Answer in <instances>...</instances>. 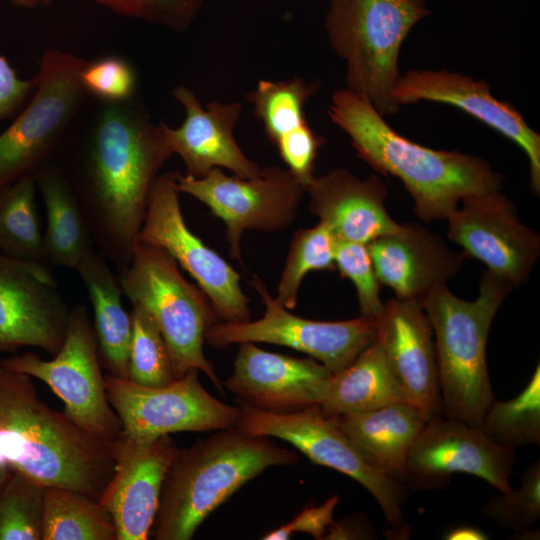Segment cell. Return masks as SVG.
I'll use <instances>...</instances> for the list:
<instances>
[{
	"label": "cell",
	"mask_w": 540,
	"mask_h": 540,
	"mask_svg": "<svg viewBox=\"0 0 540 540\" xmlns=\"http://www.w3.org/2000/svg\"><path fill=\"white\" fill-rule=\"evenodd\" d=\"M36 189L34 176L0 188V253L45 264Z\"/></svg>",
	"instance_id": "4dcf8cb0"
},
{
	"label": "cell",
	"mask_w": 540,
	"mask_h": 540,
	"mask_svg": "<svg viewBox=\"0 0 540 540\" xmlns=\"http://www.w3.org/2000/svg\"><path fill=\"white\" fill-rule=\"evenodd\" d=\"M238 402L241 415L236 428L254 436L282 439L313 463L351 477L378 502L392 538H408L410 528L402 510L406 485L370 464L342 432L335 417L323 414L318 405L278 413Z\"/></svg>",
	"instance_id": "9c48e42d"
},
{
	"label": "cell",
	"mask_w": 540,
	"mask_h": 540,
	"mask_svg": "<svg viewBox=\"0 0 540 540\" xmlns=\"http://www.w3.org/2000/svg\"><path fill=\"white\" fill-rule=\"evenodd\" d=\"M333 373L314 358H296L244 342L223 387L238 400L270 412H294L320 405Z\"/></svg>",
	"instance_id": "ffe728a7"
},
{
	"label": "cell",
	"mask_w": 540,
	"mask_h": 540,
	"mask_svg": "<svg viewBox=\"0 0 540 540\" xmlns=\"http://www.w3.org/2000/svg\"><path fill=\"white\" fill-rule=\"evenodd\" d=\"M118 277L131 304L144 308L155 321L168 348L175 379L197 369L223 391L203 351L208 329L220 320L205 293L182 276L169 253L139 242Z\"/></svg>",
	"instance_id": "52a82bcc"
},
{
	"label": "cell",
	"mask_w": 540,
	"mask_h": 540,
	"mask_svg": "<svg viewBox=\"0 0 540 540\" xmlns=\"http://www.w3.org/2000/svg\"><path fill=\"white\" fill-rule=\"evenodd\" d=\"M85 62L67 51H43L31 97L0 133V188L53 162L86 94Z\"/></svg>",
	"instance_id": "ba28073f"
},
{
	"label": "cell",
	"mask_w": 540,
	"mask_h": 540,
	"mask_svg": "<svg viewBox=\"0 0 540 540\" xmlns=\"http://www.w3.org/2000/svg\"><path fill=\"white\" fill-rule=\"evenodd\" d=\"M521 486L491 498L481 509L486 519L515 533L533 526L540 519V461L521 473Z\"/></svg>",
	"instance_id": "d590c367"
},
{
	"label": "cell",
	"mask_w": 540,
	"mask_h": 540,
	"mask_svg": "<svg viewBox=\"0 0 540 540\" xmlns=\"http://www.w3.org/2000/svg\"><path fill=\"white\" fill-rule=\"evenodd\" d=\"M459 204L446 218L448 239L513 288L526 283L540 237L519 220L515 204L500 191L469 195Z\"/></svg>",
	"instance_id": "2e32d148"
},
{
	"label": "cell",
	"mask_w": 540,
	"mask_h": 540,
	"mask_svg": "<svg viewBox=\"0 0 540 540\" xmlns=\"http://www.w3.org/2000/svg\"><path fill=\"white\" fill-rule=\"evenodd\" d=\"M75 271L93 306L100 362L111 375L128 379L132 319L122 305L119 277L97 249L90 252Z\"/></svg>",
	"instance_id": "4316f807"
},
{
	"label": "cell",
	"mask_w": 540,
	"mask_h": 540,
	"mask_svg": "<svg viewBox=\"0 0 540 540\" xmlns=\"http://www.w3.org/2000/svg\"><path fill=\"white\" fill-rule=\"evenodd\" d=\"M392 96L399 106L421 100L455 106L515 142L527 155L529 185L539 195L540 135L511 103L496 99L488 83L444 69H412L400 75Z\"/></svg>",
	"instance_id": "d6986e66"
},
{
	"label": "cell",
	"mask_w": 540,
	"mask_h": 540,
	"mask_svg": "<svg viewBox=\"0 0 540 540\" xmlns=\"http://www.w3.org/2000/svg\"><path fill=\"white\" fill-rule=\"evenodd\" d=\"M132 336L128 379L146 386H165L175 380L166 343L151 315L132 305Z\"/></svg>",
	"instance_id": "e575fe53"
},
{
	"label": "cell",
	"mask_w": 540,
	"mask_h": 540,
	"mask_svg": "<svg viewBox=\"0 0 540 540\" xmlns=\"http://www.w3.org/2000/svg\"><path fill=\"white\" fill-rule=\"evenodd\" d=\"M515 451L487 438L481 428L444 415L429 419L405 466L404 484L417 491L446 487L454 473L485 480L499 492L510 489Z\"/></svg>",
	"instance_id": "9a60e30c"
},
{
	"label": "cell",
	"mask_w": 540,
	"mask_h": 540,
	"mask_svg": "<svg viewBox=\"0 0 540 540\" xmlns=\"http://www.w3.org/2000/svg\"><path fill=\"white\" fill-rule=\"evenodd\" d=\"M336 270L348 278L357 292L360 316L377 319L384 308L380 285L366 244L335 241Z\"/></svg>",
	"instance_id": "8d00e7d4"
},
{
	"label": "cell",
	"mask_w": 540,
	"mask_h": 540,
	"mask_svg": "<svg viewBox=\"0 0 540 540\" xmlns=\"http://www.w3.org/2000/svg\"><path fill=\"white\" fill-rule=\"evenodd\" d=\"M42 540H117L110 513L72 489L45 487Z\"/></svg>",
	"instance_id": "f546056e"
},
{
	"label": "cell",
	"mask_w": 540,
	"mask_h": 540,
	"mask_svg": "<svg viewBox=\"0 0 540 540\" xmlns=\"http://www.w3.org/2000/svg\"><path fill=\"white\" fill-rule=\"evenodd\" d=\"M328 114L375 172L399 178L425 221L446 219L460 201L501 191L504 177L483 158L435 150L393 130L368 99L347 88L333 93Z\"/></svg>",
	"instance_id": "7a4b0ae2"
},
{
	"label": "cell",
	"mask_w": 540,
	"mask_h": 540,
	"mask_svg": "<svg viewBox=\"0 0 540 540\" xmlns=\"http://www.w3.org/2000/svg\"><path fill=\"white\" fill-rule=\"evenodd\" d=\"M85 93L101 102H123L136 96L137 75L133 66L119 56L86 61L80 72Z\"/></svg>",
	"instance_id": "f35d334b"
},
{
	"label": "cell",
	"mask_w": 540,
	"mask_h": 540,
	"mask_svg": "<svg viewBox=\"0 0 540 540\" xmlns=\"http://www.w3.org/2000/svg\"><path fill=\"white\" fill-rule=\"evenodd\" d=\"M0 427L16 433L24 444L26 459L14 469L44 487L72 489L99 500L114 472V441L50 408L30 376L2 365Z\"/></svg>",
	"instance_id": "277c9868"
},
{
	"label": "cell",
	"mask_w": 540,
	"mask_h": 540,
	"mask_svg": "<svg viewBox=\"0 0 540 540\" xmlns=\"http://www.w3.org/2000/svg\"><path fill=\"white\" fill-rule=\"evenodd\" d=\"M44 490L43 485L11 467L0 489V540L42 539Z\"/></svg>",
	"instance_id": "836d02e7"
},
{
	"label": "cell",
	"mask_w": 540,
	"mask_h": 540,
	"mask_svg": "<svg viewBox=\"0 0 540 540\" xmlns=\"http://www.w3.org/2000/svg\"><path fill=\"white\" fill-rule=\"evenodd\" d=\"M319 86L318 81L309 82L300 77L283 81L263 79L247 94L254 116L303 188L314 177L318 151L324 144L305 113L307 102Z\"/></svg>",
	"instance_id": "d4e9b609"
},
{
	"label": "cell",
	"mask_w": 540,
	"mask_h": 540,
	"mask_svg": "<svg viewBox=\"0 0 540 540\" xmlns=\"http://www.w3.org/2000/svg\"><path fill=\"white\" fill-rule=\"evenodd\" d=\"M304 192L310 212L329 228L335 241L367 245L401 229L386 210L387 187L376 173L360 179L337 168L314 176Z\"/></svg>",
	"instance_id": "cb8c5ba5"
},
{
	"label": "cell",
	"mask_w": 540,
	"mask_h": 540,
	"mask_svg": "<svg viewBox=\"0 0 540 540\" xmlns=\"http://www.w3.org/2000/svg\"><path fill=\"white\" fill-rule=\"evenodd\" d=\"M0 365L46 383L64 402V413L88 432L108 441L120 436L122 423L107 398L85 305L71 309L63 344L52 359L26 352L5 357Z\"/></svg>",
	"instance_id": "30bf717a"
},
{
	"label": "cell",
	"mask_w": 540,
	"mask_h": 540,
	"mask_svg": "<svg viewBox=\"0 0 540 540\" xmlns=\"http://www.w3.org/2000/svg\"><path fill=\"white\" fill-rule=\"evenodd\" d=\"M172 155L160 124L135 96L102 102L71 165H61L95 248L118 273L133 257L151 191Z\"/></svg>",
	"instance_id": "6da1fadb"
},
{
	"label": "cell",
	"mask_w": 540,
	"mask_h": 540,
	"mask_svg": "<svg viewBox=\"0 0 540 540\" xmlns=\"http://www.w3.org/2000/svg\"><path fill=\"white\" fill-rule=\"evenodd\" d=\"M488 538L483 530L472 525L455 526L444 535V539L447 540H486Z\"/></svg>",
	"instance_id": "7bdbcfd3"
},
{
	"label": "cell",
	"mask_w": 540,
	"mask_h": 540,
	"mask_svg": "<svg viewBox=\"0 0 540 540\" xmlns=\"http://www.w3.org/2000/svg\"><path fill=\"white\" fill-rule=\"evenodd\" d=\"M10 471H11V467L9 464L0 465V489L2 488L6 479L8 478Z\"/></svg>",
	"instance_id": "f6af8a7d"
},
{
	"label": "cell",
	"mask_w": 540,
	"mask_h": 540,
	"mask_svg": "<svg viewBox=\"0 0 540 540\" xmlns=\"http://www.w3.org/2000/svg\"><path fill=\"white\" fill-rule=\"evenodd\" d=\"M297 454L236 427L221 429L178 450L162 486L153 524L156 540H190L204 520L238 489Z\"/></svg>",
	"instance_id": "3957f363"
},
{
	"label": "cell",
	"mask_w": 540,
	"mask_h": 540,
	"mask_svg": "<svg viewBox=\"0 0 540 540\" xmlns=\"http://www.w3.org/2000/svg\"><path fill=\"white\" fill-rule=\"evenodd\" d=\"M34 88L33 78L20 79L8 60L0 55V122L14 117L29 100Z\"/></svg>",
	"instance_id": "60d3db41"
},
{
	"label": "cell",
	"mask_w": 540,
	"mask_h": 540,
	"mask_svg": "<svg viewBox=\"0 0 540 540\" xmlns=\"http://www.w3.org/2000/svg\"><path fill=\"white\" fill-rule=\"evenodd\" d=\"M338 497L328 499L323 505L303 509L290 522L267 533L264 540H287L295 532H305L316 539H322L326 529L333 524L332 514Z\"/></svg>",
	"instance_id": "ab89813d"
},
{
	"label": "cell",
	"mask_w": 540,
	"mask_h": 540,
	"mask_svg": "<svg viewBox=\"0 0 540 540\" xmlns=\"http://www.w3.org/2000/svg\"><path fill=\"white\" fill-rule=\"evenodd\" d=\"M175 182L180 193L193 196L225 223L230 256L240 263L244 231L274 233L287 229L305 194L296 177L276 165L262 168L252 178L229 176L220 168L201 178L175 172Z\"/></svg>",
	"instance_id": "8fae6325"
},
{
	"label": "cell",
	"mask_w": 540,
	"mask_h": 540,
	"mask_svg": "<svg viewBox=\"0 0 540 540\" xmlns=\"http://www.w3.org/2000/svg\"><path fill=\"white\" fill-rule=\"evenodd\" d=\"M250 284L265 305L264 315L255 321H217L205 336L210 346L223 348L244 342L286 346L308 354L337 374L376 338L377 319L360 316L343 321H316L302 318L281 305L259 276L254 275Z\"/></svg>",
	"instance_id": "7c38bea8"
},
{
	"label": "cell",
	"mask_w": 540,
	"mask_h": 540,
	"mask_svg": "<svg viewBox=\"0 0 540 540\" xmlns=\"http://www.w3.org/2000/svg\"><path fill=\"white\" fill-rule=\"evenodd\" d=\"M430 14L425 0H330L324 25L331 47L346 62V88L383 116L400 106L392 93L398 57L412 27Z\"/></svg>",
	"instance_id": "8992f818"
},
{
	"label": "cell",
	"mask_w": 540,
	"mask_h": 540,
	"mask_svg": "<svg viewBox=\"0 0 540 540\" xmlns=\"http://www.w3.org/2000/svg\"><path fill=\"white\" fill-rule=\"evenodd\" d=\"M367 248L379 282L390 287L397 298L419 301L453 278L465 258L441 237L413 222L374 239Z\"/></svg>",
	"instance_id": "603a6c76"
},
{
	"label": "cell",
	"mask_w": 540,
	"mask_h": 540,
	"mask_svg": "<svg viewBox=\"0 0 540 540\" xmlns=\"http://www.w3.org/2000/svg\"><path fill=\"white\" fill-rule=\"evenodd\" d=\"M108 401L122 423L121 434L154 438L177 432L235 427L239 406L213 397L197 369L165 386H146L114 375L104 376Z\"/></svg>",
	"instance_id": "4fadbf2b"
},
{
	"label": "cell",
	"mask_w": 540,
	"mask_h": 540,
	"mask_svg": "<svg viewBox=\"0 0 540 540\" xmlns=\"http://www.w3.org/2000/svg\"><path fill=\"white\" fill-rule=\"evenodd\" d=\"M179 448L170 435L114 441V472L98 502L110 513L117 540H146L153 527L167 471Z\"/></svg>",
	"instance_id": "ac0fdd59"
},
{
	"label": "cell",
	"mask_w": 540,
	"mask_h": 540,
	"mask_svg": "<svg viewBox=\"0 0 540 540\" xmlns=\"http://www.w3.org/2000/svg\"><path fill=\"white\" fill-rule=\"evenodd\" d=\"M54 0H10L12 6L23 9H33L39 6H48Z\"/></svg>",
	"instance_id": "ee69618b"
},
{
	"label": "cell",
	"mask_w": 540,
	"mask_h": 540,
	"mask_svg": "<svg viewBox=\"0 0 540 540\" xmlns=\"http://www.w3.org/2000/svg\"><path fill=\"white\" fill-rule=\"evenodd\" d=\"M172 95L185 108V119L178 128L159 124L187 175L201 178L214 168H225L241 178L259 175L262 168L245 155L234 137L242 110L239 102L213 101L205 109L194 91L183 85L175 87Z\"/></svg>",
	"instance_id": "7402d4cb"
},
{
	"label": "cell",
	"mask_w": 540,
	"mask_h": 540,
	"mask_svg": "<svg viewBox=\"0 0 540 540\" xmlns=\"http://www.w3.org/2000/svg\"><path fill=\"white\" fill-rule=\"evenodd\" d=\"M70 309L47 265L0 253V352L61 348Z\"/></svg>",
	"instance_id": "e0dca14e"
},
{
	"label": "cell",
	"mask_w": 540,
	"mask_h": 540,
	"mask_svg": "<svg viewBox=\"0 0 540 540\" xmlns=\"http://www.w3.org/2000/svg\"><path fill=\"white\" fill-rule=\"evenodd\" d=\"M396 402L408 401L375 338L348 367L333 374L319 407L326 416L337 417Z\"/></svg>",
	"instance_id": "f1b7e54d"
},
{
	"label": "cell",
	"mask_w": 540,
	"mask_h": 540,
	"mask_svg": "<svg viewBox=\"0 0 540 540\" xmlns=\"http://www.w3.org/2000/svg\"><path fill=\"white\" fill-rule=\"evenodd\" d=\"M512 285L482 271L474 301L454 295L446 284L422 300L435 334L442 414L480 428L494 399L486 362L490 326Z\"/></svg>",
	"instance_id": "5b68a950"
},
{
	"label": "cell",
	"mask_w": 540,
	"mask_h": 540,
	"mask_svg": "<svg viewBox=\"0 0 540 540\" xmlns=\"http://www.w3.org/2000/svg\"><path fill=\"white\" fill-rule=\"evenodd\" d=\"M175 172L159 175L148 201L138 243L164 249L186 270L210 300L220 321L250 318V299L238 272L187 226L179 202Z\"/></svg>",
	"instance_id": "5bb4252c"
},
{
	"label": "cell",
	"mask_w": 540,
	"mask_h": 540,
	"mask_svg": "<svg viewBox=\"0 0 540 540\" xmlns=\"http://www.w3.org/2000/svg\"><path fill=\"white\" fill-rule=\"evenodd\" d=\"M432 327L419 300L392 298L377 318L376 339L407 401L428 421L442 414Z\"/></svg>",
	"instance_id": "44dd1931"
},
{
	"label": "cell",
	"mask_w": 540,
	"mask_h": 540,
	"mask_svg": "<svg viewBox=\"0 0 540 540\" xmlns=\"http://www.w3.org/2000/svg\"><path fill=\"white\" fill-rule=\"evenodd\" d=\"M335 239L322 222L298 229L289 245L275 299L285 308L296 307L304 277L312 271H334Z\"/></svg>",
	"instance_id": "d6a6232c"
},
{
	"label": "cell",
	"mask_w": 540,
	"mask_h": 540,
	"mask_svg": "<svg viewBox=\"0 0 540 540\" xmlns=\"http://www.w3.org/2000/svg\"><path fill=\"white\" fill-rule=\"evenodd\" d=\"M26 459V450L20 437L0 427V465L9 464L15 468Z\"/></svg>",
	"instance_id": "b9f144b4"
},
{
	"label": "cell",
	"mask_w": 540,
	"mask_h": 540,
	"mask_svg": "<svg viewBox=\"0 0 540 540\" xmlns=\"http://www.w3.org/2000/svg\"><path fill=\"white\" fill-rule=\"evenodd\" d=\"M131 19L160 25L176 32L190 28L204 0H90Z\"/></svg>",
	"instance_id": "74e56055"
},
{
	"label": "cell",
	"mask_w": 540,
	"mask_h": 540,
	"mask_svg": "<svg viewBox=\"0 0 540 540\" xmlns=\"http://www.w3.org/2000/svg\"><path fill=\"white\" fill-rule=\"evenodd\" d=\"M34 179L46 209L45 264L76 270L96 248L72 185L63 167L54 161Z\"/></svg>",
	"instance_id": "83f0119b"
},
{
	"label": "cell",
	"mask_w": 540,
	"mask_h": 540,
	"mask_svg": "<svg viewBox=\"0 0 540 540\" xmlns=\"http://www.w3.org/2000/svg\"><path fill=\"white\" fill-rule=\"evenodd\" d=\"M496 445L515 450L540 443V366L522 392L507 401L492 400L480 426Z\"/></svg>",
	"instance_id": "1f68e13d"
},
{
	"label": "cell",
	"mask_w": 540,
	"mask_h": 540,
	"mask_svg": "<svg viewBox=\"0 0 540 540\" xmlns=\"http://www.w3.org/2000/svg\"><path fill=\"white\" fill-rule=\"evenodd\" d=\"M335 419L370 464L404 483L408 455L427 422L419 408L396 402Z\"/></svg>",
	"instance_id": "484cf974"
}]
</instances>
